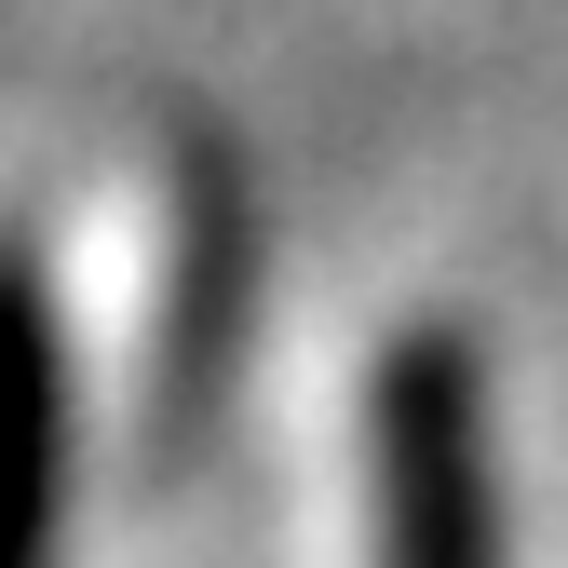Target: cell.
Listing matches in <instances>:
<instances>
[{
  "label": "cell",
  "instance_id": "7a4b0ae2",
  "mask_svg": "<svg viewBox=\"0 0 568 568\" xmlns=\"http://www.w3.org/2000/svg\"><path fill=\"white\" fill-rule=\"evenodd\" d=\"M68 515V312L54 257L0 231V568H54Z\"/></svg>",
  "mask_w": 568,
  "mask_h": 568
},
{
  "label": "cell",
  "instance_id": "6da1fadb",
  "mask_svg": "<svg viewBox=\"0 0 568 568\" xmlns=\"http://www.w3.org/2000/svg\"><path fill=\"white\" fill-rule=\"evenodd\" d=\"M379 568H515L487 366L447 325L393 338V366H379Z\"/></svg>",
  "mask_w": 568,
  "mask_h": 568
}]
</instances>
